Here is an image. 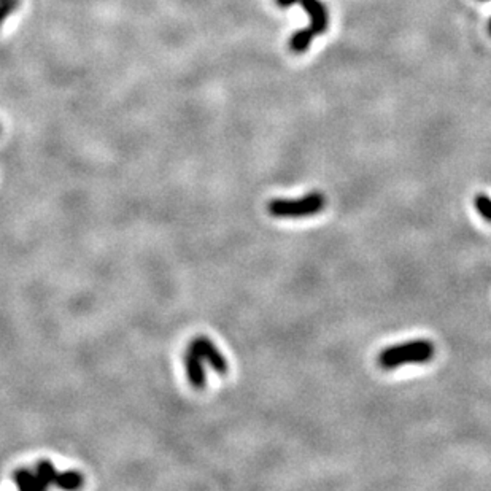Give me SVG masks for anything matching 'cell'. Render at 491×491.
Listing matches in <instances>:
<instances>
[{
	"mask_svg": "<svg viewBox=\"0 0 491 491\" xmlns=\"http://www.w3.org/2000/svg\"><path fill=\"white\" fill-rule=\"evenodd\" d=\"M85 483V479L79 471H65V472H58L54 480L56 487H59L62 490H79Z\"/></svg>",
	"mask_w": 491,
	"mask_h": 491,
	"instance_id": "obj_7",
	"label": "cell"
},
{
	"mask_svg": "<svg viewBox=\"0 0 491 491\" xmlns=\"http://www.w3.org/2000/svg\"><path fill=\"white\" fill-rule=\"evenodd\" d=\"M483 2H485V0H483Z\"/></svg>",
	"mask_w": 491,
	"mask_h": 491,
	"instance_id": "obj_11",
	"label": "cell"
},
{
	"mask_svg": "<svg viewBox=\"0 0 491 491\" xmlns=\"http://www.w3.org/2000/svg\"><path fill=\"white\" fill-rule=\"evenodd\" d=\"M189 348L194 350L196 353L204 359V363L209 364L215 372H218L221 375L227 374V370H229V363H227V359L224 358L223 353H221L218 347H216L209 337H205V335H198V337L191 340Z\"/></svg>",
	"mask_w": 491,
	"mask_h": 491,
	"instance_id": "obj_4",
	"label": "cell"
},
{
	"mask_svg": "<svg viewBox=\"0 0 491 491\" xmlns=\"http://www.w3.org/2000/svg\"><path fill=\"white\" fill-rule=\"evenodd\" d=\"M35 472H37L39 477L43 480L46 483V487H50V485H54L56 475H58V471H56V468L53 466V463L51 461H39L37 466H35Z\"/></svg>",
	"mask_w": 491,
	"mask_h": 491,
	"instance_id": "obj_8",
	"label": "cell"
},
{
	"mask_svg": "<svg viewBox=\"0 0 491 491\" xmlns=\"http://www.w3.org/2000/svg\"><path fill=\"white\" fill-rule=\"evenodd\" d=\"M13 482L19 490L23 491H43L46 483L41 480L37 472L29 471V469H18L13 472Z\"/></svg>",
	"mask_w": 491,
	"mask_h": 491,
	"instance_id": "obj_6",
	"label": "cell"
},
{
	"mask_svg": "<svg viewBox=\"0 0 491 491\" xmlns=\"http://www.w3.org/2000/svg\"><path fill=\"white\" fill-rule=\"evenodd\" d=\"M474 205H475V210L479 211V215L482 216L485 221L491 223V198L490 196L485 193L475 194Z\"/></svg>",
	"mask_w": 491,
	"mask_h": 491,
	"instance_id": "obj_9",
	"label": "cell"
},
{
	"mask_svg": "<svg viewBox=\"0 0 491 491\" xmlns=\"http://www.w3.org/2000/svg\"><path fill=\"white\" fill-rule=\"evenodd\" d=\"M18 7H19V0H0V24H2L10 14L17 12Z\"/></svg>",
	"mask_w": 491,
	"mask_h": 491,
	"instance_id": "obj_10",
	"label": "cell"
},
{
	"mask_svg": "<svg viewBox=\"0 0 491 491\" xmlns=\"http://www.w3.org/2000/svg\"><path fill=\"white\" fill-rule=\"evenodd\" d=\"M324 207V194L313 191L297 199H273L267 204V211L273 218H306L320 213Z\"/></svg>",
	"mask_w": 491,
	"mask_h": 491,
	"instance_id": "obj_3",
	"label": "cell"
},
{
	"mask_svg": "<svg viewBox=\"0 0 491 491\" xmlns=\"http://www.w3.org/2000/svg\"><path fill=\"white\" fill-rule=\"evenodd\" d=\"M185 370L186 375H188V382L191 386L196 390H204L207 385V375H205V366L204 359L196 353L194 350H186L185 358Z\"/></svg>",
	"mask_w": 491,
	"mask_h": 491,
	"instance_id": "obj_5",
	"label": "cell"
},
{
	"mask_svg": "<svg viewBox=\"0 0 491 491\" xmlns=\"http://www.w3.org/2000/svg\"><path fill=\"white\" fill-rule=\"evenodd\" d=\"M278 7L286 8L299 3L310 17V25L307 29L297 30L289 40V50L296 54H302L309 50L315 37L326 32L329 25V12L322 0H275Z\"/></svg>",
	"mask_w": 491,
	"mask_h": 491,
	"instance_id": "obj_1",
	"label": "cell"
},
{
	"mask_svg": "<svg viewBox=\"0 0 491 491\" xmlns=\"http://www.w3.org/2000/svg\"><path fill=\"white\" fill-rule=\"evenodd\" d=\"M434 353H436V347L431 340L417 339L384 348L377 356V363L382 369L391 370L406 364L428 363L434 358Z\"/></svg>",
	"mask_w": 491,
	"mask_h": 491,
	"instance_id": "obj_2",
	"label": "cell"
}]
</instances>
